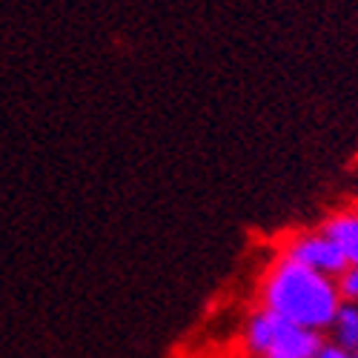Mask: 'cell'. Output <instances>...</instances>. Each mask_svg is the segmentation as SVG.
Masks as SVG:
<instances>
[{"label": "cell", "instance_id": "7a4b0ae2", "mask_svg": "<svg viewBox=\"0 0 358 358\" xmlns=\"http://www.w3.org/2000/svg\"><path fill=\"white\" fill-rule=\"evenodd\" d=\"M247 347L258 358H315L324 338L261 307L247 324Z\"/></svg>", "mask_w": 358, "mask_h": 358}, {"label": "cell", "instance_id": "ba28073f", "mask_svg": "<svg viewBox=\"0 0 358 358\" xmlns=\"http://www.w3.org/2000/svg\"><path fill=\"white\" fill-rule=\"evenodd\" d=\"M355 358H358V352H355Z\"/></svg>", "mask_w": 358, "mask_h": 358}, {"label": "cell", "instance_id": "8992f818", "mask_svg": "<svg viewBox=\"0 0 358 358\" xmlns=\"http://www.w3.org/2000/svg\"><path fill=\"white\" fill-rule=\"evenodd\" d=\"M336 284H338L344 304H358V264H350L347 270L336 278Z\"/></svg>", "mask_w": 358, "mask_h": 358}, {"label": "cell", "instance_id": "277c9868", "mask_svg": "<svg viewBox=\"0 0 358 358\" xmlns=\"http://www.w3.org/2000/svg\"><path fill=\"white\" fill-rule=\"evenodd\" d=\"M321 229L344 250V255L350 258V264H358V210L333 215Z\"/></svg>", "mask_w": 358, "mask_h": 358}, {"label": "cell", "instance_id": "6da1fadb", "mask_svg": "<svg viewBox=\"0 0 358 358\" xmlns=\"http://www.w3.org/2000/svg\"><path fill=\"white\" fill-rule=\"evenodd\" d=\"M261 301L264 310L313 333L330 330L336 313L344 304L336 278L321 275L287 255L266 275L261 287Z\"/></svg>", "mask_w": 358, "mask_h": 358}, {"label": "cell", "instance_id": "3957f363", "mask_svg": "<svg viewBox=\"0 0 358 358\" xmlns=\"http://www.w3.org/2000/svg\"><path fill=\"white\" fill-rule=\"evenodd\" d=\"M284 255L298 261V264H304V266H310V270H315L321 275H330V278H338L350 266V258L344 255V250L324 229L295 235L292 241L287 244Z\"/></svg>", "mask_w": 358, "mask_h": 358}, {"label": "cell", "instance_id": "52a82bcc", "mask_svg": "<svg viewBox=\"0 0 358 358\" xmlns=\"http://www.w3.org/2000/svg\"><path fill=\"white\" fill-rule=\"evenodd\" d=\"M315 358H355L352 352H347V350H341V347H336L333 341L330 344H324L321 350H318V355Z\"/></svg>", "mask_w": 358, "mask_h": 358}, {"label": "cell", "instance_id": "5b68a950", "mask_svg": "<svg viewBox=\"0 0 358 358\" xmlns=\"http://www.w3.org/2000/svg\"><path fill=\"white\" fill-rule=\"evenodd\" d=\"M333 344L347 350V352H358V304H341V310L333 318L330 327Z\"/></svg>", "mask_w": 358, "mask_h": 358}]
</instances>
